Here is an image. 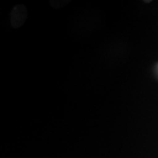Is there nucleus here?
I'll list each match as a JSON object with an SVG mask.
<instances>
[{"instance_id": "f257e3e1", "label": "nucleus", "mask_w": 158, "mask_h": 158, "mask_svg": "<svg viewBox=\"0 0 158 158\" xmlns=\"http://www.w3.org/2000/svg\"><path fill=\"white\" fill-rule=\"evenodd\" d=\"M27 19V10L23 5H17L10 13V23L14 29H19Z\"/></svg>"}, {"instance_id": "f03ea898", "label": "nucleus", "mask_w": 158, "mask_h": 158, "mask_svg": "<svg viewBox=\"0 0 158 158\" xmlns=\"http://www.w3.org/2000/svg\"><path fill=\"white\" fill-rule=\"evenodd\" d=\"M68 2H70V0H64V1H51L50 5L54 9H60L62 7H64L65 5H68Z\"/></svg>"}, {"instance_id": "7ed1b4c3", "label": "nucleus", "mask_w": 158, "mask_h": 158, "mask_svg": "<svg viewBox=\"0 0 158 158\" xmlns=\"http://www.w3.org/2000/svg\"><path fill=\"white\" fill-rule=\"evenodd\" d=\"M154 72L157 78H158V62L155 65V68H154Z\"/></svg>"}, {"instance_id": "20e7f679", "label": "nucleus", "mask_w": 158, "mask_h": 158, "mask_svg": "<svg viewBox=\"0 0 158 158\" xmlns=\"http://www.w3.org/2000/svg\"><path fill=\"white\" fill-rule=\"evenodd\" d=\"M144 2L145 3H150V2H152V0H145V1H144Z\"/></svg>"}]
</instances>
